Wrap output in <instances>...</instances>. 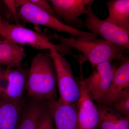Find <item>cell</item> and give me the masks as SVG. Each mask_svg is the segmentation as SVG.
<instances>
[{"instance_id":"cell-19","label":"cell","mask_w":129,"mask_h":129,"mask_svg":"<svg viewBox=\"0 0 129 129\" xmlns=\"http://www.w3.org/2000/svg\"><path fill=\"white\" fill-rule=\"evenodd\" d=\"M37 129H54L53 118L47 106L40 120Z\"/></svg>"},{"instance_id":"cell-16","label":"cell","mask_w":129,"mask_h":129,"mask_svg":"<svg viewBox=\"0 0 129 129\" xmlns=\"http://www.w3.org/2000/svg\"><path fill=\"white\" fill-rule=\"evenodd\" d=\"M109 11L108 21L129 32V0H112L106 3Z\"/></svg>"},{"instance_id":"cell-9","label":"cell","mask_w":129,"mask_h":129,"mask_svg":"<svg viewBox=\"0 0 129 129\" xmlns=\"http://www.w3.org/2000/svg\"><path fill=\"white\" fill-rule=\"evenodd\" d=\"M56 129H79L76 104L57 99L46 101Z\"/></svg>"},{"instance_id":"cell-7","label":"cell","mask_w":129,"mask_h":129,"mask_svg":"<svg viewBox=\"0 0 129 129\" xmlns=\"http://www.w3.org/2000/svg\"><path fill=\"white\" fill-rule=\"evenodd\" d=\"M29 70L0 66V97L14 101L22 100L26 90Z\"/></svg>"},{"instance_id":"cell-4","label":"cell","mask_w":129,"mask_h":129,"mask_svg":"<svg viewBox=\"0 0 129 129\" xmlns=\"http://www.w3.org/2000/svg\"><path fill=\"white\" fill-rule=\"evenodd\" d=\"M15 4L18 8L19 17L24 22L35 25H43L58 32H65L71 36L88 39L98 38V36L91 32L81 31L67 25L57 18L33 5L29 0L15 1Z\"/></svg>"},{"instance_id":"cell-17","label":"cell","mask_w":129,"mask_h":129,"mask_svg":"<svg viewBox=\"0 0 129 129\" xmlns=\"http://www.w3.org/2000/svg\"><path fill=\"white\" fill-rule=\"evenodd\" d=\"M116 69L117 68L113 65L111 70L105 75L89 81L84 80L83 72L82 70H81L80 76L92 101L100 104H102Z\"/></svg>"},{"instance_id":"cell-3","label":"cell","mask_w":129,"mask_h":129,"mask_svg":"<svg viewBox=\"0 0 129 129\" xmlns=\"http://www.w3.org/2000/svg\"><path fill=\"white\" fill-rule=\"evenodd\" d=\"M0 35L20 45H28L37 50H55L64 55L73 56L72 48L64 44L52 43L43 34L24 27L21 24L10 23L3 19L0 26Z\"/></svg>"},{"instance_id":"cell-11","label":"cell","mask_w":129,"mask_h":129,"mask_svg":"<svg viewBox=\"0 0 129 129\" xmlns=\"http://www.w3.org/2000/svg\"><path fill=\"white\" fill-rule=\"evenodd\" d=\"M29 97V99L27 101L23 100L22 112L16 129H37L47 108L46 101Z\"/></svg>"},{"instance_id":"cell-6","label":"cell","mask_w":129,"mask_h":129,"mask_svg":"<svg viewBox=\"0 0 129 129\" xmlns=\"http://www.w3.org/2000/svg\"><path fill=\"white\" fill-rule=\"evenodd\" d=\"M50 51L55 68L58 99L76 104L80 95L79 85L74 77L71 65L55 50Z\"/></svg>"},{"instance_id":"cell-1","label":"cell","mask_w":129,"mask_h":129,"mask_svg":"<svg viewBox=\"0 0 129 129\" xmlns=\"http://www.w3.org/2000/svg\"><path fill=\"white\" fill-rule=\"evenodd\" d=\"M57 82L50 50L39 52L31 61L26 90L28 96L47 101L57 98Z\"/></svg>"},{"instance_id":"cell-10","label":"cell","mask_w":129,"mask_h":129,"mask_svg":"<svg viewBox=\"0 0 129 129\" xmlns=\"http://www.w3.org/2000/svg\"><path fill=\"white\" fill-rule=\"evenodd\" d=\"M80 95L76 103L79 129H95L99 120L98 110L91 98L81 76L78 81Z\"/></svg>"},{"instance_id":"cell-8","label":"cell","mask_w":129,"mask_h":129,"mask_svg":"<svg viewBox=\"0 0 129 129\" xmlns=\"http://www.w3.org/2000/svg\"><path fill=\"white\" fill-rule=\"evenodd\" d=\"M90 0H51V6L58 19L72 27L80 28L83 23L79 17L86 14V6Z\"/></svg>"},{"instance_id":"cell-12","label":"cell","mask_w":129,"mask_h":129,"mask_svg":"<svg viewBox=\"0 0 129 129\" xmlns=\"http://www.w3.org/2000/svg\"><path fill=\"white\" fill-rule=\"evenodd\" d=\"M129 87V59L125 56L117 68L102 104L111 107L123 90Z\"/></svg>"},{"instance_id":"cell-20","label":"cell","mask_w":129,"mask_h":129,"mask_svg":"<svg viewBox=\"0 0 129 129\" xmlns=\"http://www.w3.org/2000/svg\"><path fill=\"white\" fill-rule=\"evenodd\" d=\"M31 3L48 14L57 18L54 13L51 4L45 0H29Z\"/></svg>"},{"instance_id":"cell-14","label":"cell","mask_w":129,"mask_h":129,"mask_svg":"<svg viewBox=\"0 0 129 129\" xmlns=\"http://www.w3.org/2000/svg\"><path fill=\"white\" fill-rule=\"evenodd\" d=\"M27 56L21 46L5 39L0 41V66L21 68L22 61Z\"/></svg>"},{"instance_id":"cell-2","label":"cell","mask_w":129,"mask_h":129,"mask_svg":"<svg viewBox=\"0 0 129 129\" xmlns=\"http://www.w3.org/2000/svg\"><path fill=\"white\" fill-rule=\"evenodd\" d=\"M54 38L72 48H76L81 52L78 57L80 64L88 61L92 68L98 64L113 60H123L125 57V48L116 46L103 39H88L71 36L64 37L57 34L53 35Z\"/></svg>"},{"instance_id":"cell-5","label":"cell","mask_w":129,"mask_h":129,"mask_svg":"<svg viewBox=\"0 0 129 129\" xmlns=\"http://www.w3.org/2000/svg\"><path fill=\"white\" fill-rule=\"evenodd\" d=\"M94 1L90 0L86 6V17L82 27L91 33L101 36L103 39L116 46L129 48V32L125 31L108 21L99 18L93 12L92 5Z\"/></svg>"},{"instance_id":"cell-22","label":"cell","mask_w":129,"mask_h":129,"mask_svg":"<svg viewBox=\"0 0 129 129\" xmlns=\"http://www.w3.org/2000/svg\"><path fill=\"white\" fill-rule=\"evenodd\" d=\"M5 38L4 37H3L1 35H0V41H2L3 40L5 39Z\"/></svg>"},{"instance_id":"cell-18","label":"cell","mask_w":129,"mask_h":129,"mask_svg":"<svg viewBox=\"0 0 129 129\" xmlns=\"http://www.w3.org/2000/svg\"><path fill=\"white\" fill-rule=\"evenodd\" d=\"M111 107L125 117H129V90L123 91L115 99Z\"/></svg>"},{"instance_id":"cell-21","label":"cell","mask_w":129,"mask_h":129,"mask_svg":"<svg viewBox=\"0 0 129 129\" xmlns=\"http://www.w3.org/2000/svg\"><path fill=\"white\" fill-rule=\"evenodd\" d=\"M3 19L2 18L1 16V11H0V26L2 24Z\"/></svg>"},{"instance_id":"cell-15","label":"cell","mask_w":129,"mask_h":129,"mask_svg":"<svg viewBox=\"0 0 129 129\" xmlns=\"http://www.w3.org/2000/svg\"><path fill=\"white\" fill-rule=\"evenodd\" d=\"M23 104V99L14 101L0 97V129H16Z\"/></svg>"},{"instance_id":"cell-13","label":"cell","mask_w":129,"mask_h":129,"mask_svg":"<svg viewBox=\"0 0 129 129\" xmlns=\"http://www.w3.org/2000/svg\"><path fill=\"white\" fill-rule=\"evenodd\" d=\"M96 107L99 120L95 129H129V117L110 106L100 104Z\"/></svg>"}]
</instances>
